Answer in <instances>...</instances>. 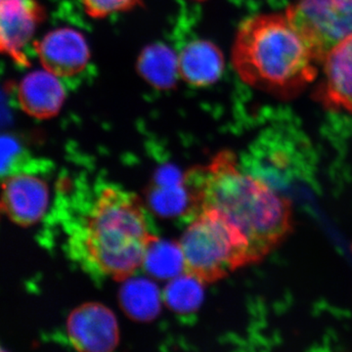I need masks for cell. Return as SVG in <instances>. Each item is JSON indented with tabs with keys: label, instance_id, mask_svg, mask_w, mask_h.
I'll use <instances>...</instances> for the list:
<instances>
[{
	"label": "cell",
	"instance_id": "2e32d148",
	"mask_svg": "<svg viewBox=\"0 0 352 352\" xmlns=\"http://www.w3.org/2000/svg\"><path fill=\"white\" fill-rule=\"evenodd\" d=\"M195 1L204 2V1H206V0H195Z\"/></svg>",
	"mask_w": 352,
	"mask_h": 352
},
{
	"label": "cell",
	"instance_id": "7c38bea8",
	"mask_svg": "<svg viewBox=\"0 0 352 352\" xmlns=\"http://www.w3.org/2000/svg\"><path fill=\"white\" fill-rule=\"evenodd\" d=\"M177 55L180 78L191 87L214 85L226 69L223 53L208 39H192Z\"/></svg>",
	"mask_w": 352,
	"mask_h": 352
},
{
	"label": "cell",
	"instance_id": "7a4b0ae2",
	"mask_svg": "<svg viewBox=\"0 0 352 352\" xmlns=\"http://www.w3.org/2000/svg\"><path fill=\"white\" fill-rule=\"evenodd\" d=\"M231 58L243 82L282 99L298 96L318 75L314 53L286 12L245 20Z\"/></svg>",
	"mask_w": 352,
	"mask_h": 352
},
{
	"label": "cell",
	"instance_id": "5bb4252c",
	"mask_svg": "<svg viewBox=\"0 0 352 352\" xmlns=\"http://www.w3.org/2000/svg\"><path fill=\"white\" fill-rule=\"evenodd\" d=\"M204 283L183 272L166 287L164 300L171 309L190 312L200 307L204 298Z\"/></svg>",
	"mask_w": 352,
	"mask_h": 352
},
{
	"label": "cell",
	"instance_id": "8992f818",
	"mask_svg": "<svg viewBox=\"0 0 352 352\" xmlns=\"http://www.w3.org/2000/svg\"><path fill=\"white\" fill-rule=\"evenodd\" d=\"M47 19L39 0H0V51L21 67L31 66L25 50Z\"/></svg>",
	"mask_w": 352,
	"mask_h": 352
},
{
	"label": "cell",
	"instance_id": "9a60e30c",
	"mask_svg": "<svg viewBox=\"0 0 352 352\" xmlns=\"http://www.w3.org/2000/svg\"><path fill=\"white\" fill-rule=\"evenodd\" d=\"M88 17L102 20L113 14L131 12L143 6V0H80Z\"/></svg>",
	"mask_w": 352,
	"mask_h": 352
},
{
	"label": "cell",
	"instance_id": "5b68a950",
	"mask_svg": "<svg viewBox=\"0 0 352 352\" xmlns=\"http://www.w3.org/2000/svg\"><path fill=\"white\" fill-rule=\"evenodd\" d=\"M285 12L319 65L338 44L352 36V0H298Z\"/></svg>",
	"mask_w": 352,
	"mask_h": 352
},
{
	"label": "cell",
	"instance_id": "52a82bcc",
	"mask_svg": "<svg viewBox=\"0 0 352 352\" xmlns=\"http://www.w3.org/2000/svg\"><path fill=\"white\" fill-rule=\"evenodd\" d=\"M32 46L43 68L60 78L80 75L91 58L87 38L71 27L51 30Z\"/></svg>",
	"mask_w": 352,
	"mask_h": 352
},
{
	"label": "cell",
	"instance_id": "9c48e42d",
	"mask_svg": "<svg viewBox=\"0 0 352 352\" xmlns=\"http://www.w3.org/2000/svg\"><path fill=\"white\" fill-rule=\"evenodd\" d=\"M69 339L80 351H111L119 342V329L113 312L98 303L76 308L67 322Z\"/></svg>",
	"mask_w": 352,
	"mask_h": 352
},
{
	"label": "cell",
	"instance_id": "277c9868",
	"mask_svg": "<svg viewBox=\"0 0 352 352\" xmlns=\"http://www.w3.org/2000/svg\"><path fill=\"white\" fill-rule=\"evenodd\" d=\"M177 244L183 272L205 285L215 283L240 268L254 265L245 236L214 210L192 214Z\"/></svg>",
	"mask_w": 352,
	"mask_h": 352
},
{
	"label": "cell",
	"instance_id": "6da1fadb",
	"mask_svg": "<svg viewBox=\"0 0 352 352\" xmlns=\"http://www.w3.org/2000/svg\"><path fill=\"white\" fill-rule=\"evenodd\" d=\"M191 214L219 212L238 229L261 263L288 239L295 228L293 205L259 176L243 170L235 153L222 150L210 163L185 175Z\"/></svg>",
	"mask_w": 352,
	"mask_h": 352
},
{
	"label": "cell",
	"instance_id": "3957f363",
	"mask_svg": "<svg viewBox=\"0 0 352 352\" xmlns=\"http://www.w3.org/2000/svg\"><path fill=\"white\" fill-rule=\"evenodd\" d=\"M157 241L138 197L109 186L95 199L72 245L88 265L122 281L144 266Z\"/></svg>",
	"mask_w": 352,
	"mask_h": 352
},
{
	"label": "cell",
	"instance_id": "30bf717a",
	"mask_svg": "<svg viewBox=\"0 0 352 352\" xmlns=\"http://www.w3.org/2000/svg\"><path fill=\"white\" fill-rule=\"evenodd\" d=\"M321 65L315 100L328 110L352 113V36L331 50Z\"/></svg>",
	"mask_w": 352,
	"mask_h": 352
},
{
	"label": "cell",
	"instance_id": "8fae6325",
	"mask_svg": "<svg viewBox=\"0 0 352 352\" xmlns=\"http://www.w3.org/2000/svg\"><path fill=\"white\" fill-rule=\"evenodd\" d=\"M66 94L59 76L43 68L27 74L16 91L21 110L36 120H50L59 115Z\"/></svg>",
	"mask_w": 352,
	"mask_h": 352
},
{
	"label": "cell",
	"instance_id": "4fadbf2b",
	"mask_svg": "<svg viewBox=\"0 0 352 352\" xmlns=\"http://www.w3.org/2000/svg\"><path fill=\"white\" fill-rule=\"evenodd\" d=\"M136 72L150 87L157 90H170L180 78L178 55L170 46L155 43L146 46L136 60Z\"/></svg>",
	"mask_w": 352,
	"mask_h": 352
},
{
	"label": "cell",
	"instance_id": "ba28073f",
	"mask_svg": "<svg viewBox=\"0 0 352 352\" xmlns=\"http://www.w3.org/2000/svg\"><path fill=\"white\" fill-rule=\"evenodd\" d=\"M48 200L47 184L32 173H11L2 180V212L18 226H32L43 219Z\"/></svg>",
	"mask_w": 352,
	"mask_h": 352
}]
</instances>
